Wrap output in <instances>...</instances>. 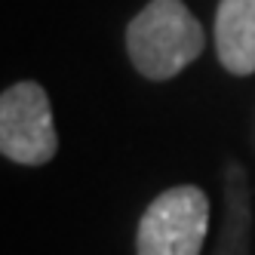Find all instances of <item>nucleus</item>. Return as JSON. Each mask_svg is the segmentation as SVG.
Here are the masks:
<instances>
[{"instance_id":"obj_2","label":"nucleus","mask_w":255,"mask_h":255,"mask_svg":"<svg viewBox=\"0 0 255 255\" xmlns=\"http://www.w3.org/2000/svg\"><path fill=\"white\" fill-rule=\"evenodd\" d=\"M209 231V200L194 185L163 191L144 209L135 249L138 255H200Z\"/></svg>"},{"instance_id":"obj_4","label":"nucleus","mask_w":255,"mask_h":255,"mask_svg":"<svg viewBox=\"0 0 255 255\" xmlns=\"http://www.w3.org/2000/svg\"><path fill=\"white\" fill-rule=\"evenodd\" d=\"M215 52L231 74H255V0H222L218 3Z\"/></svg>"},{"instance_id":"obj_3","label":"nucleus","mask_w":255,"mask_h":255,"mask_svg":"<svg viewBox=\"0 0 255 255\" xmlns=\"http://www.w3.org/2000/svg\"><path fill=\"white\" fill-rule=\"evenodd\" d=\"M0 151L22 166H40L56 157L59 135L40 83L22 80L0 96Z\"/></svg>"},{"instance_id":"obj_1","label":"nucleus","mask_w":255,"mask_h":255,"mask_svg":"<svg viewBox=\"0 0 255 255\" xmlns=\"http://www.w3.org/2000/svg\"><path fill=\"white\" fill-rule=\"evenodd\" d=\"M203 28L181 0H151L126 28V49L148 80H169L203 52Z\"/></svg>"}]
</instances>
